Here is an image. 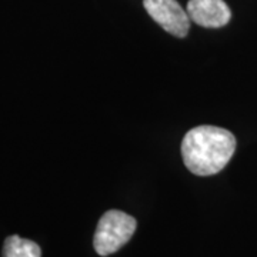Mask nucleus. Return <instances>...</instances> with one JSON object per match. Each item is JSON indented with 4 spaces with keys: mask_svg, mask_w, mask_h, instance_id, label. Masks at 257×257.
Returning a JSON list of instances; mask_svg holds the SVG:
<instances>
[{
    "mask_svg": "<svg viewBox=\"0 0 257 257\" xmlns=\"http://www.w3.org/2000/svg\"><path fill=\"white\" fill-rule=\"evenodd\" d=\"M234 150V135L216 126L193 127L182 142L184 165L197 176H211L221 172L233 157Z\"/></svg>",
    "mask_w": 257,
    "mask_h": 257,
    "instance_id": "obj_1",
    "label": "nucleus"
},
{
    "mask_svg": "<svg viewBox=\"0 0 257 257\" xmlns=\"http://www.w3.org/2000/svg\"><path fill=\"white\" fill-rule=\"evenodd\" d=\"M138 227L133 216L121 210L106 211L97 223L93 246L99 256H109L123 247Z\"/></svg>",
    "mask_w": 257,
    "mask_h": 257,
    "instance_id": "obj_2",
    "label": "nucleus"
},
{
    "mask_svg": "<svg viewBox=\"0 0 257 257\" xmlns=\"http://www.w3.org/2000/svg\"><path fill=\"white\" fill-rule=\"evenodd\" d=\"M143 6L156 23L176 37H186L190 28L187 12L176 0H145Z\"/></svg>",
    "mask_w": 257,
    "mask_h": 257,
    "instance_id": "obj_3",
    "label": "nucleus"
},
{
    "mask_svg": "<svg viewBox=\"0 0 257 257\" xmlns=\"http://www.w3.org/2000/svg\"><path fill=\"white\" fill-rule=\"evenodd\" d=\"M187 15L202 28H221L231 19L229 6L223 0H189Z\"/></svg>",
    "mask_w": 257,
    "mask_h": 257,
    "instance_id": "obj_4",
    "label": "nucleus"
},
{
    "mask_svg": "<svg viewBox=\"0 0 257 257\" xmlns=\"http://www.w3.org/2000/svg\"><path fill=\"white\" fill-rule=\"evenodd\" d=\"M42 250L39 244L28 239H22L16 234L5 240L3 257H40Z\"/></svg>",
    "mask_w": 257,
    "mask_h": 257,
    "instance_id": "obj_5",
    "label": "nucleus"
}]
</instances>
